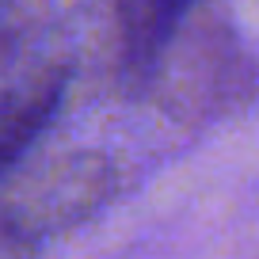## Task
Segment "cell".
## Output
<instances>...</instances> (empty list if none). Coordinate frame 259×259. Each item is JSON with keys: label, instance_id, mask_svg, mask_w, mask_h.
Returning <instances> with one entry per match:
<instances>
[{"label": "cell", "instance_id": "cell-1", "mask_svg": "<svg viewBox=\"0 0 259 259\" xmlns=\"http://www.w3.org/2000/svg\"><path fill=\"white\" fill-rule=\"evenodd\" d=\"M65 96L61 73H42L16 88H0V176L27 153L34 138L50 126Z\"/></svg>", "mask_w": 259, "mask_h": 259}, {"label": "cell", "instance_id": "cell-2", "mask_svg": "<svg viewBox=\"0 0 259 259\" xmlns=\"http://www.w3.org/2000/svg\"><path fill=\"white\" fill-rule=\"evenodd\" d=\"M191 4L194 0H114L122 57L134 76H149L156 69L164 46L171 42Z\"/></svg>", "mask_w": 259, "mask_h": 259}]
</instances>
